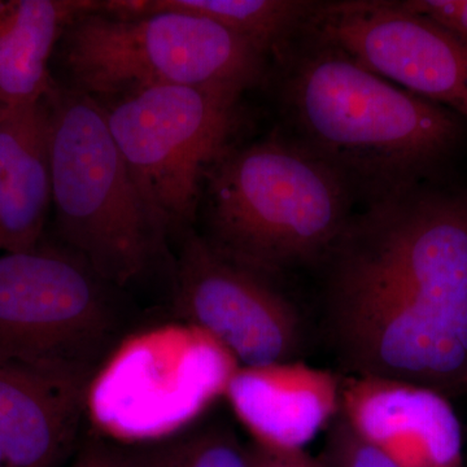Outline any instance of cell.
Here are the masks:
<instances>
[{
	"mask_svg": "<svg viewBox=\"0 0 467 467\" xmlns=\"http://www.w3.org/2000/svg\"><path fill=\"white\" fill-rule=\"evenodd\" d=\"M342 377L301 361L238 368L225 399L254 442L304 451L340 411Z\"/></svg>",
	"mask_w": 467,
	"mask_h": 467,
	"instance_id": "7c38bea8",
	"label": "cell"
},
{
	"mask_svg": "<svg viewBox=\"0 0 467 467\" xmlns=\"http://www.w3.org/2000/svg\"><path fill=\"white\" fill-rule=\"evenodd\" d=\"M247 451L251 467H324L321 461L312 459L306 451H281L252 441Z\"/></svg>",
	"mask_w": 467,
	"mask_h": 467,
	"instance_id": "44dd1931",
	"label": "cell"
},
{
	"mask_svg": "<svg viewBox=\"0 0 467 467\" xmlns=\"http://www.w3.org/2000/svg\"><path fill=\"white\" fill-rule=\"evenodd\" d=\"M47 99L58 244L124 288L165 256L168 234L135 184L103 107L57 82Z\"/></svg>",
	"mask_w": 467,
	"mask_h": 467,
	"instance_id": "5b68a950",
	"label": "cell"
},
{
	"mask_svg": "<svg viewBox=\"0 0 467 467\" xmlns=\"http://www.w3.org/2000/svg\"><path fill=\"white\" fill-rule=\"evenodd\" d=\"M119 290L58 243L0 254V358L90 389L117 347Z\"/></svg>",
	"mask_w": 467,
	"mask_h": 467,
	"instance_id": "8992f818",
	"label": "cell"
},
{
	"mask_svg": "<svg viewBox=\"0 0 467 467\" xmlns=\"http://www.w3.org/2000/svg\"><path fill=\"white\" fill-rule=\"evenodd\" d=\"M288 137L368 204L420 187L462 138L461 117L303 33L275 57Z\"/></svg>",
	"mask_w": 467,
	"mask_h": 467,
	"instance_id": "7a4b0ae2",
	"label": "cell"
},
{
	"mask_svg": "<svg viewBox=\"0 0 467 467\" xmlns=\"http://www.w3.org/2000/svg\"><path fill=\"white\" fill-rule=\"evenodd\" d=\"M353 201L333 168L275 133L233 144L209 169L202 236L229 259L276 279L324 263L352 218Z\"/></svg>",
	"mask_w": 467,
	"mask_h": 467,
	"instance_id": "3957f363",
	"label": "cell"
},
{
	"mask_svg": "<svg viewBox=\"0 0 467 467\" xmlns=\"http://www.w3.org/2000/svg\"><path fill=\"white\" fill-rule=\"evenodd\" d=\"M324 322L346 376L467 392V198L411 192L352 216L324 260Z\"/></svg>",
	"mask_w": 467,
	"mask_h": 467,
	"instance_id": "6da1fadb",
	"label": "cell"
},
{
	"mask_svg": "<svg viewBox=\"0 0 467 467\" xmlns=\"http://www.w3.org/2000/svg\"><path fill=\"white\" fill-rule=\"evenodd\" d=\"M241 97L159 86L100 104L153 216L181 239L201 209L205 175L233 146Z\"/></svg>",
	"mask_w": 467,
	"mask_h": 467,
	"instance_id": "52a82bcc",
	"label": "cell"
},
{
	"mask_svg": "<svg viewBox=\"0 0 467 467\" xmlns=\"http://www.w3.org/2000/svg\"><path fill=\"white\" fill-rule=\"evenodd\" d=\"M405 7L447 30L467 47V0H408Z\"/></svg>",
	"mask_w": 467,
	"mask_h": 467,
	"instance_id": "d6986e66",
	"label": "cell"
},
{
	"mask_svg": "<svg viewBox=\"0 0 467 467\" xmlns=\"http://www.w3.org/2000/svg\"><path fill=\"white\" fill-rule=\"evenodd\" d=\"M72 467H140L133 451H125L101 439L92 438L82 445Z\"/></svg>",
	"mask_w": 467,
	"mask_h": 467,
	"instance_id": "ffe728a7",
	"label": "cell"
},
{
	"mask_svg": "<svg viewBox=\"0 0 467 467\" xmlns=\"http://www.w3.org/2000/svg\"><path fill=\"white\" fill-rule=\"evenodd\" d=\"M88 389L0 358V453L5 467H57L69 453Z\"/></svg>",
	"mask_w": 467,
	"mask_h": 467,
	"instance_id": "4fadbf2b",
	"label": "cell"
},
{
	"mask_svg": "<svg viewBox=\"0 0 467 467\" xmlns=\"http://www.w3.org/2000/svg\"><path fill=\"white\" fill-rule=\"evenodd\" d=\"M0 467H5V461H3L2 453H0Z\"/></svg>",
	"mask_w": 467,
	"mask_h": 467,
	"instance_id": "603a6c76",
	"label": "cell"
},
{
	"mask_svg": "<svg viewBox=\"0 0 467 467\" xmlns=\"http://www.w3.org/2000/svg\"><path fill=\"white\" fill-rule=\"evenodd\" d=\"M318 5L306 0H150V12L201 15L275 58L300 36Z\"/></svg>",
	"mask_w": 467,
	"mask_h": 467,
	"instance_id": "2e32d148",
	"label": "cell"
},
{
	"mask_svg": "<svg viewBox=\"0 0 467 467\" xmlns=\"http://www.w3.org/2000/svg\"><path fill=\"white\" fill-rule=\"evenodd\" d=\"M99 2L67 27L51 67L57 85L98 103L159 86L242 98L267 77L263 52L207 17L160 11L119 20L101 14Z\"/></svg>",
	"mask_w": 467,
	"mask_h": 467,
	"instance_id": "277c9868",
	"label": "cell"
},
{
	"mask_svg": "<svg viewBox=\"0 0 467 467\" xmlns=\"http://www.w3.org/2000/svg\"><path fill=\"white\" fill-rule=\"evenodd\" d=\"M133 453L140 467H251L245 447L217 425L181 432Z\"/></svg>",
	"mask_w": 467,
	"mask_h": 467,
	"instance_id": "e0dca14e",
	"label": "cell"
},
{
	"mask_svg": "<svg viewBox=\"0 0 467 467\" xmlns=\"http://www.w3.org/2000/svg\"><path fill=\"white\" fill-rule=\"evenodd\" d=\"M99 0H0V107L32 106L55 81L52 58L64 32Z\"/></svg>",
	"mask_w": 467,
	"mask_h": 467,
	"instance_id": "9a60e30c",
	"label": "cell"
},
{
	"mask_svg": "<svg viewBox=\"0 0 467 467\" xmlns=\"http://www.w3.org/2000/svg\"><path fill=\"white\" fill-rule=\"evenodd\" d=\"M340 414L400 467H462V430L450 398L418 384L344 376Z\"/></svg>",
	"mask_w": 467,
	"mask_h": 467,
	"instance_id": "8fae6325",
	"label": "cell"
},
{
	"mask_svg": "<svg viewBox=\"0 0 467 467\" xmlns=\"http://www.w3.org/2000/svg\"><path fill=\"white\" fill-rule=\"evenodd\" d=\"M238 368L193 326H165L116 347L92 379L86 410L112 438L161 441L225 398Z\"/></svg>",
	"mask_w": 467,
	"mask_h": 467,
	"instance_id": "ba28073f",
	"label": "cell"
},
{
	"mask_svg": "<svg viewBox=\"0 0 467 467\" xmlns=\"http://www.w3.org/2000/svg\"><path fill=\"white\" fill-rule=\"evenodd\" d=\"M171 308L241 368L301 361L308 346L306 319L275 278L229 259L193 229L175 260Z\"/></svg>",
	"mask_w": 467,
	"mask_h": 467,
	"instance_id": "9c48e42d",
	"label": "cell"
},
{
	"mask_svg": "<svg viewBox=\"0 0 467 467\" xmlns=\"http://www.w3.org/2000/svg\"><path fill=\"white\" fill-rule=\"evenodd\" d=\"M9 109H3V107H0V119H3V116L5 115V113L8 112Z\"/></svg>",
	"mask_w": 467,
	"mask_h": 467,
	"instance_id": "7402d4cb",
	"label": "cell"
},
{
	"mask_svg": "<svg viewBox=\"0 0 467 467\" xmlns=\"http://www.w3.org/2000/svg\"><path fill=\"white\" fill-rule=\"evenodd\" d=\"M324 467H400L386 451L358 434L342 414L327 427Z\"/></svg>",
	"mask_w": 467,
	"mask_h": 467,
	"instance_id": "ac0fdd59",
	"label": "cell"
},
{
	"mask_svg": "<svg viewBox=\"0 0 467 467\" xmlns=\"http://www.w3.org/2000/svg\"><path fill=\"white\" fill-rule=\"evenodd\" d=\"M304 36L467 119V47L392 0L319 2Z\"/></svg>",
	"mask_w": 467,
	"mask_h": 467,
	"instance_id": "30bf717a",
	"label": "cell"
},
{
	"mask_svg": "<svg viewBox=\"0 0 467 467\" xmlns=\"http://www.w3.org/2000/svg\"><path fill=\"white\" fill-rule=\"evenodd\" d=\"M51 208L50 107L45 98L9 109L0 119V254L38 247Z\"/></svg>",
	"mask_w": 467,
	"mask_h": 467,
	"instance_id": "5bb4252c",
	"label": "cell"
}]
</instances>
